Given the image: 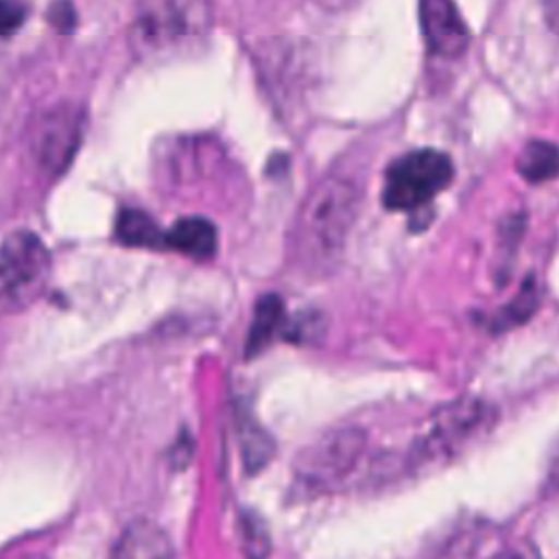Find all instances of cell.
I'll list each match as a JSON object with an SVG mask.
<instances>
[{
  "mask_svg": "<svg viewBox=\"0 0 559 559\" xmlns=\"http://www.w3.org/2000/svg\"><path fill=\"white\" fill-rule=\"evenodd\" d=\"M360 197L358 183L343 175L325 177L306 197L293 229V253L306 271L321 273L338 262L358 218Z\"/></svg>",
  "mask_w": 559,
  "mask_h": 559,
  "instance_id": "obj_1",
  "label": "cell"
},
{
  "mask_svg": "<svg viewBox=\"0 0 559 559\" xmlns=\"http://www.w3.org/2000/svg\"><path fill=\"white\" fill-rule=\"evenodd\" d=\"M210 26V0H155L133 20L129 41L138 57H164L203 41Z\"/></svg>",
  "mask_w": 559,
  "mask_h": 559,
  "instance_id": "obj_2",
  "label": "cell"
},
{
  "mask_svg": "<svg viewBox=\"0 0 559 559\" xmlns=\"http://www.w3.org/2000/svg\"><path fill=\"white\" fill-rule=\"evenodd\" d=\"M454 175L452 159L435 148H417L397 157L384 175L382 203L389 210L415 212L428 205Z\"/></svg>",
  "mask_w": 559,
  "mask_h": 559,
  "instance_id": "obj_3",
  "label": "cell"
},
{
  "mask_svg": "<svg viewBox=\"0 0 559 559\" xmlns=\"http://www.w3.org/2000/svg\"><path fill=\"white\" fill-rule=\"evenodd\" d=\"M493 421V411L476 397L456 400L439 408L415 441L419 463H448L476 441Z\"/></svg>",
  "mask_w": 559,
  "mask_h": 559,
  "instance_id": "obj_4",
  "label": "cell"
},
{
  "mask_svg": "<svg viewBox=\"0 0 559 559\" xmlns=\"http://www.w3.org/2000/svg\"><path fill=\"white\" fill-rule=\"evenodd\" d=\"M50 271L41 238L28 229L9 234L0 245V297L24 306L39 295Z\"/></svg>",
  "mask_w": 559,
  "mask_h": 559,
  "instance_id": "obj_5",
  "label": "cell"
},
{
  "mask_svg": "<svg viewBox=\"0 0 559 559\" xmlns=\"http://www.w3.org/2000/svg\"><path fill=\"white\" fill-rule=\"evenodd\" d=\"M365 448V435L356 428H336L308 445L295 463V476L306 489H328L347 476Z\"/></svg>",
  "mask_w": 559,
  "mask_h": 559,
  "instance_id": "obj_6",
  "label": "cell"
},
{
  "mask_svg": "<svg viewBox=\"0 0 559 559\" xmlns=\"http://www.w3.org/2000/svg\"><path fill=\"white\" fill-rule=\"evenodd\" d=\"M83 129V116L72 105H61L52 111H48L39 122L35 131V153L39 164L52 173L59 175L68 162L72 159Z\"/></svg>",
  "mask_w": 559,
  "mask_h": 559,
  "instance_id": "obj_7",
  "label": "cell"
},
{
  "mask_svg": "<svg viewBox=\"0 0 559 559\" xmlns=\"http://www.w3.org/2000/svg\"><path fill=\"white\" fill-rule=\"evenodd\" d=\"M419 22L435 55L456 59L467 50L469 33L452 0H419Z\"/></svg>",
  "mask_w": 559,
  "mask_h": 559,
  "instance_id": "obj_8",
  "label": "cell"
},
{
  "mask_svg": "<svg viewBox=\"0 0 559 559\" xmlns=\"http://www.w3.org/2000/svg\"><path fill=\"white\" fill-rule=\"evenodd\" d=\"M164 245L188 258L210 260L216 253V227L203 216H183L166 231Z\"/></svg>",
  "mask_w": 559,
  "mask_h": 559,
  "instance_id": "obj_9",
  "label": "cell"
},
{
  "mask_svg": "<svg viewBox=\"0 0 559 559\" xmlns=\"http://www.w3.org/2000/svg\"><path fill=\"white\" fill-rule=\"evenodd\" d=\"M284 321V304L277 295H262L253 310V321L245 343V356L253 358L264 352L277 336Z\"/></svg>",
  "mask_w": 559,
  "mask_h": 559,
  "instance_id": "obj_10",
  "label": "cell"
},
{
  "mask_svg": "<svg viewBox=\"0 0 559 559\" xmlns=\"http://www.w3.org/2000/svg\"><path fill=\"white\" fill-rule=\"evenodd\" d=\"M166 231L142 210L122 207L116 218V238L129 247H166Z\"/></svg>",
  "mask_w": 559,
  "mask_h": 559,
  "instance_id": "obj_11",
  "label": "cell"
},
{
  "mask_svg": "<svg viewBox=\"0 0 559 559\" xmlns=\"http://www.w3.org/2000/svg\"><path fill=\"white\" fill-rule=\"evenodd\" d=\"M518 173L533 183L548 181L559 175V146L546 140L528 142L518 157Z\"/></svg>",
  "mask_w": 559,
  "mask_h": 559,
  "instance_id": "obj_12",
  "label": "cell"
},
{
  "mask_svg": "<svg viewBox=\"0 0 559 559\" xmlns=\"http://www.w3.org/2000/svg\"><path fill=\"white\" fill-rule=\"evenodd\" d=\"M116 552L118 555H168L170 548L166 537L159 533V528H153L148 524H135L122 535Z\"/></svg>",
  "mask_w": 559,
  "mask_h": 559,
  "instance_id": "obj_13",
  "label": "cell"
},
{
  "mask_svg": "<svg viewBox=\"0 0 559 559\" xmlns=\"http://www.w3.org/2000/svg\"><path fill=\"white\" fill-rule=\"evenodd\" d=\"M535 297H537V295H535L533 284H526V286L522 288L520 297L509 306L507 314H502V317L509 321V325L520 323L522 319H526V317L533 312V308H535Z\"/></svg>",
  "mask_w": 559,
  "mask_h": 559,
  "instance_id": "obj_14",
  "label": "cell"
},
{
  "mask_svg": "<svg viewBox=\"0 0 559 559\" xmlns=\"http://www.w3.org/2000/svg\"><path fill=\"white\" fill-rule=\"evenodd\" d=\"M24 9L15 0H0V35H11L20 28Z\"/></svg>",
  "mask_w": 559,
  "mask_h": 559,
  "instance_id": "obj_15",
  "label": "cell"
},
{
  "mask_svg": "<svg viewBox=\"0 0 559 559\" xmlns=\"http://www.w3.org/2000/svg\"><path fill=\"white\" fill-rule=\"evenodd\" d=\"M48 17H50V22H52L59 31H63V33H68V31L74 28V9H72V4H68V2H63V0H59V2H55V4L50 7Z\"/></svg>",
  "mask_w": 559,
  "mask_h": 559,
  "instance_id": "obj_16",
  "label": "cell"
},
{
  "mask_svg": "<svg viewBox=\"0 0 559 559\" xmlns=\"http://www.w3.org/2000/svg\"><path fill=\"white\" fill-rule=\"evenodd\" d=\"M548 485L559 491V445H557V450H555L552 456H550V465H548Z\"/></svg>",
  "mask_w": 559,
  "mask_h": 559,
  "instance_id": "obj_17",
  "label": "cell"
},
{
  "mask_svg": "<svg viewBox=\"0 0 559 559\" xmlns=\"http://www.w3.org/2000/svg\"><path fill=\"white\" fill-rule=\"evenodd\" d=\"M314 2L323 9H330V11H345V9L354 7L360 0H314Z\"/></svg>",
  "mask_w": 559,
  "mask_h": 559,
  "instance_id": "obj_18",
  "label": "cell"
}]
</instances>
